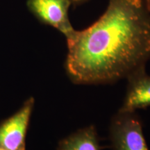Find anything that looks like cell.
<instances>
[{
	"label": "cell",
	"instance_id": "cell-1",
	"mask_svg": "<svg viewBox=\"0 0 150 150\" xmlns=\"http://www.w3.org/2000/svg\"><path fill=\"white\" fill-rule=\"evenodd\" d=\"M65 68L75 84L112 83L150 59V0H108L95 23L67 37Z\"/></svg>",
	"mask_w": 150,
	"mask_h": 150
},
{
	"label": "cell",
	"instance_id": "cell-8",
	"mask_svg": "<svg viewBox=\"0 0 150 150\" xmlns=\"http://www.w3.org/2000/svg\"><path fill=\"white\" fill-rule=\"evenodd\" d=\"M0 150H4V149H0Z\"/></svg>",
	"mask_w": 150,
	"mask_h": 150
},
{
	"label": "cell",
	"instance_id": "cell-2",
	"mask_svg": "<svg viewBox=\"0 0 150 150\" xmlns=\"http://www.w3.org/2000/svg\"><path fill=\"white\" fill-rule=\"evenodd\" d=\"M109 135L113 150H149L142 122L135 111H120L112 117Z\"/></svg>",
	"mask_w": 150,
	"mask_h": 150
},
{
	"label": "cell",
	"instance_id": "cell-4",
	"mask_svg": "<svg viewBox=\"0 0 150 150\" xmlns=\"http://www.w3.org/2000/svg\"><path fill=\"white\" fill-rule=\"evenodd\" d=\"M34 99L29 98L12 117L0 125V149L25 150V137Z\"/></svg>",
	"mask_w": 150,
	"mask_h": 150
},
{
	"label": "cell",
	"instance_id": "cell-3",
	"mask_svg": "<svg viewBox=\"0 0 150 150\" xmlns=\"http://www.w3.org/2000/svg\"><path fill=\"white\" fill-rule=\"evenodd\" d=\"M71 0H27L30 12L42 23L59 31L69 37L74 31L69 19Z\"/></svg>",
	"mask_w": 150,
	"mask_h": 150
},
{
	"label": "cell",
	"instance_id": "cell-5",
	"mask_svg": "<svg viewBox=\"0 0 150 150\" xmlns=\"http://www.w3.org/2000/svg\"><path fill=\"white\" fill-rule=\"evenodd\" d=\"M127 79V93L120 111L133 112L150 106V76L145 69L134 72Z\"/></svg>",
	"mask_w": 150,
	"mask_h": 150
},
{
	"label": "cell",
	"instance_id": "cell-7",
	"mask_svg": "<svg viewBox=\"0 0 150 150\" xmlns=\"http://www.w3.org/2000/svg\"><path fill=\"white\" fill-rule=\"evenodd\" d=\"M86 1H88V0H71L72 4H74V5L81 4L86 2Z\"/></svg>",
	"mask_w": 150,
	"mask_h": 150
},
{
	"label": "cell",
	"instance_id": "cell-6",
	"mask_svg": "<svg viewBox=\"0 0 150 150\" xmlns=\"http://www.w3.org/2000/svg\"><path fill=\"white\" fill-rule=\"evenodd\" d=\"M58 150H99L96 129L91 125L79 129L62 140Z\"/></svg>",
	"mask_w": 150,
	"mask_h": 150
}]
</instances>
